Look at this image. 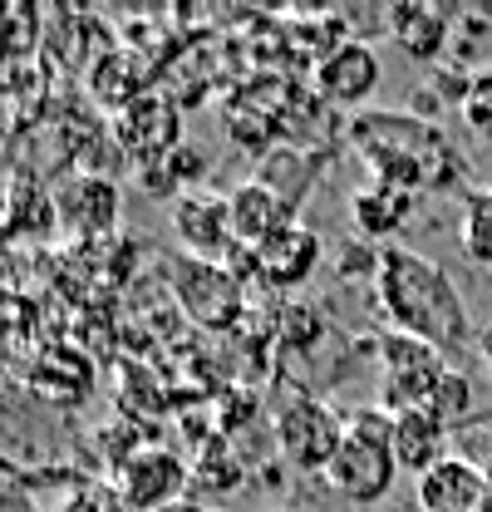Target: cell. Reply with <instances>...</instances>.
I'll list each match as a JSON object with an SVG mask.
<instances>
[{"label":"cell","mask_w":492,"mask_h":512,"mask_svg":"<svg viewBox=\"0 0 492 512\" xmlns=\"http://www.w3.org/2000/svg\"><path fill=\"white\" fill-rule=\"evenodd\" d=\"M114 138H119V148L133 163H163L183 143V119H178V109L163 94L148 89L138 104H128L119 119H114Z\"/></svg>","instance_id":"30bf717a"},{"label":"cell","mask_w":492,"mask_h":512,"mask_svg":"<svg viewBox=\"0 0 492 512\" xmlns=\"http://www.w3.org/2000/svg\"><path fill=\"white\" fill-rule=\"evenodd\" d=\"M409 202L414 197H404V192H394V188H379V183L355 192V202H350L355 232L360 237H394L404 227V217H409Z\"/></svg>","instance_id":"ac0fdd59"},{"label":"cell","mask_w":492,"mask_h":512,"mask_svg":"<svg viewBox=\"0 0 492 512\" xmlns=\"http://www.w3.org/2000/svg\"><path fill=\"white\" fill-rule=\"evenodd\" d=\"M389 419H394L389 444H394V458H399V473L424 478L433 463H443V458H448V434H453V429L433 414L429 404L404 409V414H389Z\"/></svg>","instance_id":"9a60e30c"},{"label":"cell","mask_w":492,"mask_h":512,"mask_svg":"<svg viewBox=\"0 0 492 512\" xmlns=\"http://www.w3.org/2000/svg\"><path fill=\"white\" fill-rule=\"evenodd\" d=\"M89 94H94L104 109L123 114V109H128V104H138L148 89H143V79H138L133 55H128V50H109L104 60L89 69Z\"/></svg>","instance_id":"e0dca14e"},{"label":"cell","mask_w":492,"mask_h":512,"mask_svg":"<svg viewBox=\"0 0 492 512\" xmlns=\"http://www.w3.org/2000/svg\"><path fill=\"white\" fill-rule=\"evenodd\" d=\"M350 148L360 153L369 178L379 188H394L404 197H424L443 192L458 178V148L448 138V128H438L424 114H404V109H360L350 119Z\"/></svg>","instance_id":"6da1fadb"},{"label":"cell","mask_w":492,"mask_h":512,"mask_svg":"<svg viewBox=\"0 0 492 512\" xmlns=\"http://www.w3.org/2000/svg\"><path fill=\"white\" fill-rule=\"evenodd\" d=\"M384 25H389L394 45L414 60H438L443 45H448V15L433 10V5H399V10L384 15Z\"/></svg>","instance_id":"2e32d148"},{"label":"cell","mask_w":492,"mask_h":512,"mask_svg":"<svg viewBox=\"0 0 492 512\" xmlns=\"http://www.w3.org/2000/svg\"><path fill=\"white\" fill-rule=\"evenodd\" d=\"M60 512H128V503L119 498V488H114V493H104V488L94 493V488H89V493L69 498V503H64Z\"/></svg>","instance_id":"7402d4cb"},{"label":"cell","mask_w":492,"mask_h":512,"mask_svg":"<svg viewBox=\"0 0 492 512\" xmlns=\"http://www.w3.org/2000/svg\"><path fill=\"white\" fill-rule=\"evenodd\" d=\"M458 247H463V256L473 266H492V188H473L463 197Z\"/></svg>","instance_id":"d6986e66"},{"label":"cell","mask_w":492,"mask_h":512,"mask_svg":"<svg viewBox=\"0 0 492 512\" xmlns=\"http://www.w3.org/2000/svg\"><path fill=\"white\" fill-rule=\"evenodd\" d=\"M50 207H55V232L64 237H109L119 227V183L114 178H99V173H69L60 188L50 192Z\"/></svg>","instance_id":"52a82bcc"},{"label":"cell","mask_w":492,"mask_h":512,"mask_svg":"<svg viewBox=\"0 0 492 512\" xmlns=\"http://www.w3.org/2000/svg\"><path fill=\"white\" fill-rule=\"evenodd\" d=\"M168 291L192 325L202 330H232L246 316V286L242 276L222 261L202 256H168Z\"/></svg>","instance_id":"277c9868"},{"label":"cell","mask_w":492,"mask_h":512,"mask_svg":"<svg viewBox=\"0 0 492 512\" xmlns=\"http://www.w3.org/2000/svg\"><path fill=\"white\" fill-rule=\"evenodd\" d=\"M374 296L394 330L429 340L433 350L453 355L468 345V306L453 276L424 252L409 247H379L374 256Z\"/></svg>","instance_id":"7a4b0ae2"},{"label":"cell","mask_w":492,"mask_h":512,"mask_svg":"<svg viewBox=\"0 0 492 512\" xmlns=\"http://www.w3.org/2000/svg\"><path fill=\"white\" fill-rule=\"evenodd\" d=\"M394 419L384 409H360L350 414V429H345V444L335 448L330 468L320 473V483L355 503V508H369V503H384L394 478H399V458H394Z\"/></svg>","instance_id":"3957f363"},{"label":"cell","mask_w":492,"mask_h":512,"mask_svg":"<svg viewBox=\"0 0 492 512\" xmlns=\"http://www.w3.org/2000/svg\"><path fill=\"white\" fill-rule=\"evenodd\" d=\"M483 478H488V493H492V448H488V458H483Z\"/></svg>","instance_id":"d4e9b609"},{"label":"cell","mask_w":492,"mask_h":512,"mask_svg":"<svg viewBox=\"0 0 492 512\" xmlns=\"http://www.w3.org/2000/svg\"><path fill=\"white\" fill-rule=\"evenodd\" d=\"M187 478L192 473L173 448H133L119 468V498L128 503V512H163L183 503Z\"/></svg>","instance_id":"9c48e42d"},{"label":"cell","mask_w":492,"mask_h":512,"mask_svg":"<svg viewBox=\"0 0 492 512\" xmlns=\"http://www.w3.org/2000/svg\"><path fill=\"white\" fill-rule=\"evenodd\" d=\"M315 266H320V242H315V232L301 227V222L251 252L256 281L271 286V291H296V286H306L310 276H315Z\"/></svg>","instance_id":"5bb4252c"},{"label":"cell","mask_w":492,"mask_h":512,"mask_svg":"<svg viewBox=\"0 0 492 512\" xmlns=\"http://www.w3.org/2000/svg\"><path fill=\"white\" fill-rule=\"evenodd\" d=\"M419 512H492L483 463L448 453L419 478Z\"/></svg>","instance_id":"4fadbf2b"},{"label":"cell","mask_w":492,"mask_h":512,"mask_svg":"<svg viewBox=\"0 0 492 512\" xmlns=\"http://www.w3.org/2000/svg\"><path fill=\"white\" fill-rule=\"evenodd\" d=\"M163 512H207L202 503H192V498H183V503H173V508H163Z\"/></svg>","instance_id":"cb8c5ba5"},{"label":"cell","mask_w":492,"mask_h":512,"mask_svg":"<svg viewBox=\"0 0 492 512\" xmlns=\"http://www.w3.org/2000/svg\"><path fill=\"white\" fill-rule=\"evenodd\" d=\"M173 237L183 256H202V261H232L237 256V237H232V212H227V192H202L192 188L173 197Z\"/></svg>","instance_id":"ba28073f"},{"label":"cell","mask_w":492,"mask_h":512,"mask_svg":"<svg viewBox=\"0 0 492 512\" xmlns=\"http://www.w3.org/2000/svg\"><path fill=\"white\" fill-rule=\"evenodd\" d=\"M429 409L443 419V424H448V429H458V424L473 414V380H468L463 370H448V375H443V384L433 389Z\"/></svg>","instance_id":"ffe728a7"},{"label":"cell","mask_w":492,"mask_h":512,"mask_svg":"<svg viewBox=\"0 0 492 512\" xmlns=\"http://www.w3.org/2000/svg\"><path fill=\"white\" fill-rule=\"evenodd\" d=\"M345 429H350V419H340V409L315 399V394H291L271 419L281 458L301 473H325L335 448L345 444Z\"/></svg>","instance_id":"5b68a950"},{"label":"cell","mask_w":492,"mask_h":512,"mask_svg":"<svg viewBox=\"0 0 492 512\" xmlns=\"http://www.w3.org/2000/svg\"><path fill=\"white\" fill-rule=\"evenodd\" d=\"M463 119H468V128L473 133H483V138H492V69H483V74H473L468 84H463Z\"/></svg>","instance_id":"44dd1931"},{"label":"cell","mask_w":492,"mask_h":512,"mask_svg":"<svg viewBox=\"0 0 492 512\" xmlns=\"http://www.w3.org/2000/svg\"><path fill=\"white\" fill-rule=\"evenodd\" d=\"M374 89H379V55L355 35H345L315 60V94L340 109H360Z\"/></svg>","instance_id":"8fae6325"},{"label":"cell","mask_w":492,"mask_h":512,"mask_svg":"<svg viewBox=\"0 0 492 512\" xmlns=\"http://www.w3.org/2000/svg\"><path fill=\"white\" fill-rule=\"evenodd\" d=\"M227 212H232V237L237 247L256 252L271 237H281L286 227H296V207L281 188H271L266 178H246L227 192Z\"/></svg>","instance_id":"7c38bea8"},{"label":"cell","mask_w":492,"mask_h":512,"mask_svg":"<svg viewBox=\"0 0 492 512\" xmlns=\"http://www.w3.org/2000/svg\"><path fill=\"white\" fill-rule=\"evenodd\" d=\"M10 217V183H5V173H0V222Z\"/></svg>","instance_id":"603a6c76"},{"label":"cell","mask_w":492,"mask_h":512,"mask_svg":"<svg viewBox=\"0 0 492 512\" xmlns=\"http://www.w3.org/2000/svg\"><path fill=\"white\" fill-rule=\"evenodd\" d=\"M379 370H384V414H404L429 404L433 389L443 384V375L453 370L443 350H433L429 340H414L404 330H389L379 340Z\"/></svg>","instance_id":"8992f818"}]
</instances>
